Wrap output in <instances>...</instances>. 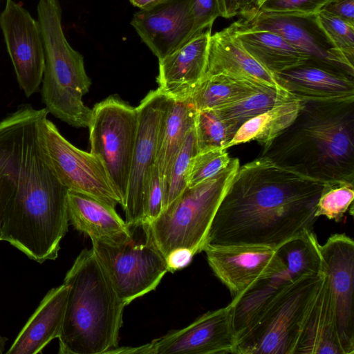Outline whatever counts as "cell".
<instances>
[{
	"instance_id": "1",
	"label": "cell",
	"mask_w": 354,
	"mask_h": 354,
	"mask_svg": "<svg viewBox=\"0 0 354 354\" xmlns=\"http://www.w3.org/2000/svg\"><path fill=\"white\" fill-rule=\"evenodd\" d=\"M331 184L265 156L247 162L239 167L222 200L204 248L243 245L277 250L313 230L318 200Z\"/></svg>"
},
{
	"instance_id": "2",
	"label": "cell",
	"mask_w": 354,
	"mask_h": 354,
	"mask_svg": "<svg viewBox=\"0 0 354 354\" xmlns=\"http://www.w3.org/2000/svg\"><path fill=\"white\" fill-rule=\"evenodd\" d=\"M294 122L261 156L314 179L354 183V97L304 100Z\"/></svg>"
},
{
	"instance_id": "3",
	"label": "cell",
	"mask_w": 354,
	"mask_h": 354,
	"mask_svg": "<svg viewBox=\"0 0 354 354\" xmlns=\"http://www.w3.org/2000/svg\"><path fill=\"white\" fill-rule=\"evenodd\" d=\"M67 302L59 339L60 354H105L118 347L126 305L93 250L84 249L68 270Z\"/></svg>"
},
{
	"instance_id": "4",
	"label": "cell",
	"mask_w": 354,
	"mask_h": 354,
	"mask_svg": "<svg viewBox=\"0 0 354 354\" xmlns=\"http://www.w3.org/2000/svg\"><path fill=\"white\" fill-rule=\"evenodd\" d=\"M37 23L44 51L41 98L48 113L75 127H87L91 111L82 97L88 92L83 56L67 41L59 0H39Z\"/></svg>"
},
{
	"instance_id": "5",
	"label": "cell",
	"mask_w": 354,
	"mask_h": 354,
	"mask_svg": "<svg viewBox=\"0 0 354 354\" xmlns=\"http://www.w3.org/2000/svg\"><path fill=\"white\" fill-rule=\"evenodd\" d=\"M240 167L239 158L215 176L187 187L158 216L140 225L144 235L165 258L174 250H203L215 214Z\"/></svg>"
},
{
	"instance_id": "6",
	"label": "cell",
	"mask_w": 354,
	"mask_h": 354,
	"mask_svg": "<svg viewBox=\"0 0 354 354\" xmlns=\"http://www.w3.org/2000/svg\"><path fill=\"white\" fill-rule=\"evenodd\" d=\"M324 277L304 276L288 283L257 322L236 339L233 354H295Z\"/></svg>"
},
{
	"instance_id": "7",
	"label": "cell",
	"mask_w": 354,
	"mask_h": 354,
	"mask_svg": "<svg viewBox=\"0 0 354 354\" xmlns=\"http://www.w3.org/2000/svg\"><path fill=\"white\" fill-rule=\"evenodd\" d=\"M88 128L90 152L103 163L123 207L136 140L137 108L109 96L95 104Z\"/></svg>"
},
{
	"instance_id": "8",
	"label": "cell",
	"mask_w": 354,
	"mask_h": 354,
	"mask_svg": "<svg viewBox=\"0 0 354 354\" xmlns=\"http://www.w3.org/2000/svg\"><path fill=\"white\" fill-rule=\"evenodd\" d=\"M109 244L91 239L93 252L119 299L126 305L153 290L168 272L165 258L145 236Z\"/></svg>"
},
{
	"instance_id": "9",
	"label": "cell",
	"mask_w": 354,
	"mask_h": 354,
	"mask_svg": "<svg viewBox=\"0 0 354 354\" xmlns=\"http://www.w3.org/2000/svg\"><path fill=\"white\" fill-rule=\"evenodd\" d=\"M42 135L53 169L68 191L88 195L113 207L121 205L99 158L72 145L47 118L43 123Z\"/></svg>"
},
{
	"instance_id": "10",
	"label": "cell",
	"mask_w": 354,
	"mask_h": 354,
	"mask_svg": "<svg viewBox=\"0 0 354 354\" xmlns=\"http://www.w3.org/2000/svg\"><path fill=\"white\" fill-rule=\"evenodd\" d=\"M169 102V97L157 88L150 91L136 107V140L126 200L122 207L125 222L130 227L143 223L145 195L156 165L160 127Z\"/></svg>"
},
{
	"instance_id": "11",
	"label": "cell",
	"mask_w": 354,
	"mask_h": 354,
	"mask_svg": "<svg viewBox=\"0 0 354 354\" xmlns=\"http://www.w3.org/2000/svg\"><path fill=\"white\" fill-rule=\"evenodd\" d=\"M230 303L221 308L209 311L186 327L138 347L116 348L111 353L141 354H225L232 353L236 335Z\"/></svg>"
},
{
	"instance_id": "12",
	"label": "cell",
	"mask_w": 354,
	"mask_h": 354,
	"mask_svg": "<svg viewBox=\"0 0 354 354\" xmlns=\"http://www.w3.org/2000/svg\"><path fill=\"white\" fill-rule=\"evenodd\" d=\"M316 15L257 11L242 19L252 27L280 35L304 53L308 59L307 62L354 77L353 63L334 46L318 22Z\"/></svg>"
},
{
	"instance_id": "13",
	"label": "cell",
	"mask_w": 354,
	"mask_h": 354,
	"mask_svg": "<svg viewBox=\"0 0 354 354\" xmlns=\"http://www.w3.org/2000/svg\"><path fill=\"white\" fill-rule=\"evenodd\" d=\"M0 27L19 85L29 97L40 89L45 65L37 21L21 4L6 0Z\"/></svg>"
},
{
	"instance_id": "14",
	"label": "cell",
	"mask_w": 354,
	"mask_h": 354,
	"mask_svg": "<svg viewBox=\"0 0 354 354\" xmlns=\"http://www.w3.org/2000/svg\"><path fill=\"white\" fill-rule=\"evenodd\" d=\"M207 263L216 277L237 297L260 281L287 270L276 250L261 246H205Z\"/></svg>"
},
{
	"instance_id": "15",
	"label": "cell",
	"mask_w": 354,
	"mask_h": 354,
	"mask_svg": "<svg viewBox=\"0 0 354 354\" xmlns=\"http://www.w3.org/2000/svg\"><path fill=\"white\" fill-rule=\"evenodd\" d=\"M324 272L332 296L339 344L344 354L354 353V242L334 234L320 245Z\"/></svg>"
},
{
	"instance_id": "16",
	"label": "cell",
	"mask_w": 354,
	"mask_h": 354,
	"mask_svg": "<svg viewBox=\"0 0 354 354\" xmlns=\"http://www.w3.org/2000/svg\"><path fill=\"white\" fill-rule=\"evenodd\" d=\"M192 1L167 0L133 15L131 25L158 59L189 40L193 26Z\"/></svg>"
},
{
	"instance_id": "17",
	"label": "cell",
	"mask_w": 354,
	"mask_h": 354,
	"mask_svg": "<svg viewBox=\"0 0 354 354\" xmlns=\"http://www.w3.org/2000/svg\"><path fill=\"white\" fill-rule=\"evenodd\" d=\"M211 29L190 38L171 53L158 59V89L172 99L191 97L204 80Z\"/></svg>"
},
{
	"instance_id": "18",
	"label": "cell",
	"mask_w": 354,
	"mask_h": 354,
	"mask_svg": "<svg viewBox=\"0 0 354 354\" xmlns=\"http://www.w3.org/2000/svg\"><path fill=\"white\" fill-rule=\"evenodd\" d=\"M214 75L286 91L277 82L273 73L245 49L236 37L232 25L211 35L205 78Z\"/></svg>"
},
{
	"instance_id": "19",
	"label": "cell",
	"mask_w": 354,
	"mask_h": 354,
	"mask_svg": "<svg viewBox=\"0 0 354 354\" xmlns=\"http://www.w3.org/2000/svg\"><path fill=\"white\" fill-rule=\"evenodd\" d=\"M284 90L301 100H337L354 97V77L306 62L273 73Z\"/></svg>"
},
{
	"instance_id": "20",
	"label": "cell",
	"mask_w": 354,
	"mask_h": 354,
	"mask_svg": "<svg viewBox=\"0 0 354 354\" xmlns=\"http://www.w3.org/2000/svg\"><path fill=\"white\" fill-rule=\"evenodd\" d=\"M68 221L78 231L109 244H122L133 238L130 226L115 210L95 198L68 192Z\"/></svg>"
},
{
	"instance_id": "21",
	"label": "cell",
	"mask_w": 354,
	"mask_h": 354,
	"mask_svg": "<svg viewBox=\"0 0 354 354\" xmlns=\"http://www.w3.org/2000/svg\"><path fill=\"white\" fill-rule=\"evenodd\" d=\"M68 286L50 289L22 328L6 354H37L60 335Z\"/></svg>"
},
{
	"instance_id": "22",
	"label": "cell",
	"mask_w": 354,
	"mask_h": 354,
	"mask_svg": "<svg viewBox=\"0 0 354 354\" xmlns=\"http://www.w3.org/2000/svg\"><path fill=\"white\" fill-rule=\"evenodd\" d=\"M231 25L245 49L272 73L308 60L304 53L276 32L252 27L242 18Z\"/></svg>"
},
{
	"instance_id": "23",
	"label": "cell",
	"mask_w": 354,
	"mask_h": 354,
	"mask_svg": "<svg viewBox=\"0 0 354 354\" xmlns=\"http://www.w3.org/2000/svg\"><path fill=\"white\" fill-rule=\"evenodd\" d=\"M295 353L344 354L335 309L326 276L304 322Z\"/></svg>"
},
{
	"instance_id": "24",
	"label": "cell",
	"mask_w": 354,
	"mask_h": 354,
	"mask_svg": "<svg viewBox=\"0 0 354 354\" xmlns=\"http://www.w3.org/2000/svg\"><path fill=\"white\" fill-rule=\"evenodd\" d=\"M196 109L191 97L172 99L160 127L156 164L163 185L172 162L188 132L194 127Z\"/></svg>"
},
{
	"instance_id": "25",
	"label": "cell",
	"mask_w": 354,
	"mask_h": 354,
	"mask_svg": "<svg viewBox=\"0 0 354 354\" xmlns=\"http://www.w3.org/2000/svg\"><path fill=\"white\" fill-rule=\"evenodd\" d=\"M292 281L288 270H286L259 281L232 299L230 304L232 306L236 341L257 322L275 298Z\"/></svg>"
},
{
	"instance_id": "26",
	"label": "cell",
	"mask_w": 354,
	"mask_h": 354,
	"mask_svg": "<svg viewBox=\"0 0 354 354\" xmlns=\"http://www.w3.org/2000/svg\"><path fill=\"white\" fill-rule=\"evenodd\" d=\"M303 103L299 99L286 102L251 118L240 127L226 149L252 140L266 148L294 122Z\"/></svg>"
},
{
	"instance_id": "27",
	"label": "cell",
	"mask_w": 354,
	"mask_h": 354,
	"mask_svg": "<svg viewBox=\"0 0 354 354\" xmlns=\"http://www.w3.org/2000/svg\"><path fill=\"white\" fill-rule=\"evenodd\" d=\"M276 250L285 262L292 281L324 273L320 244L313 230L290 239Z\"/></svg>"
},
{
	"instance_id": "28",
	"label": "cell",
	"mask_w": 354,
	"mask_h": 354,
	"mask_svg": "<svg viewBox=\"0 0 354 354\" xmlns=\"http://www.w3.org/2000/svg\"><path fill=\"white\" fill-rule=\"evenodd\" d=\"M298 99L286 91L264 88L214 110L236 133L240 127L251 118L279 104Z\"/></svg>"
},
{
	"instance_id": "29",
	"label": "cell",
	"mask_w": 354,
	"mask_h": 354,
	"mask_svg": "<svg viewBox=\"0 0 354 354\" xmlns=\"http://www.w3.org/2000/svg\"><path fill=\"white\" fill-rule=\"evenodd\" d=\"M266 87L223 75L205 78L191 95L196 110L215 109Z\"/></svg>"
},
{
	"instance_id": "30",
	"label": "cell",
	"mask_w": 354,
	"mask_h": 354,
	"mask_svg": "<svg viewBox=\"0 0 354 354\" xmlns=\"http://www.w3.org/2000/svg\"><path fill=\"white\" fill-rule=\"evenodd\" d=\"M198 152L194 126L188 132L170 167L162 185V209L187 187V179L194 157Z\"/></svg>"
},
{
	"instance_id": "31",
	"label": "cell",
	"mask_w": 354,
	"mask_h": 354,
	"mask_svg": "<svg viewBox=\"0 0 354 354\" xmlns=\"http://www.w3.org/2000/svg\"><path fill=\"white\" fill-rule=\"evenodd\" d=\"M194 131L198 151L211 147L227 149L235 135L214 109L197 110Z\"/></svg>"
},
{
	"instance_id": "32",
	"label": "cell",
	"mask_w": 354,
	"mask_h": 354,
	"mask_svg": "<svg viewBox=\"0 0 354 354\" xmlns=\"http://www.w3.org/2000/svg\"><path fill=\"white\" fill-rule=\"evenodd\" d=\"M354 186L351 183H338L330 185L319 197L315 216H326L339 222L348 210L354 198Z\"/></svg>"
},
{
	"instance_id": "33",
	"label": "cell",
	"mask_w": 354,
	"mask_h": 354,
	"mask_svg": "<svg viewBox=\"0 0 354 354\" xmlns=\"http://www.w3.org/2000/svg\"><path fill=\"white\" fill-rule=\"evenodd\" d=\"M227 149L211 147L198 151L193 158L187 187H194L215 176L230 162Z\"/></svg>"
},
{
	"instance_id": "34",
	"label": "cell",
	"mask_w": 354,
	"mask_h": 354,
	"mask_svg": "<svg viewBox=\"0 0 354 354\" xmlns=\"http://www.w3.org/2000/svg\"><path fill=\"white\" fill-rule=\"evenodd\" d=\"M316 17L334 46L353 63L354 25L324 10L318 12Z\"/></svg>"
},
{
	"instance_id": "35",
	"label": "cell",
	"mask_w": 354,
	"mask_h": 354,
	"mask_svg": "<svg viewBox=\"0 0 354 354\" xmlns=\"http://www.w3.org/2000/svg\"><path fill=\"white\" fill-rule=\"evenodd\" d=\"M333 1L266 0L257 11L276 14L316 15Z\"/></svg>"
},
{
	"instance_id": "36",
	"label": "cell",
	"mask_w": 354,
	"mask_h": 354,
	"mask_svg": "<svg viewBox=\"0 0 354 354\" xmlns=\"http://www.w3.org/2000/svg\"><path fill=\"white\" fill-rule=\"evenodd\" d=\"M192 13L193 26L189 39L206 28H212L215 19L221 17L218 0H193Z\"/></svg>"
},
{
	"instance_id": "37",
	"label": "cell",
	"mask_w": 354,
	"mask_h": 354,
	"mask_svg": "<svg viewBox=\"0 0 354 354\" xmlns=\"http://www.w3.org/2000/svg\"><path fill=\"white\" fill-rule=\"evenodd\" d=\"M162 210V185L156 164L151 171L145 195L144 220L142 223L153 221L158 216Z\"/></svg>"
},
{
	"instance_id": "38",
	"label": "cell",
	"mask_w": 354,
	"mask_h": 354,
	"mask_svg": "<svg viewBox=\"0 0 354 354\" xmlns=\"http://www.w3.org/2000/svg\"><path fill=\"white\" fill-rule=\"evenodd\" d=\"M14 190L13 181L0 165V241H3L2 225L5 210Z\"/></svg>"
},
{
	"instance_id": "39",
	"label": "cell",
	"mask_w": 354,
	"mask_h": 354,
	"mask_svg": "<svg viewBox=\"0 0 354 354\" xmlns=\"http://www.w3.org/2000/svg\"><path fill=\"white\" fill-rule=\"evenodd\" d=\"M322 10L354 25V0H334Z\"/></svg>"
},
{
	"instance_id": "40",
	"label": "cell",
	"mask_w": 354,
	"mask_h": 354,
	"mask_svg": "<svg viewBox=\"0 0 354 354\" xmlns=\"http://www.w3.org/2000/svg\"><path fill=\"white\" fill-rule=\"evenodd\" d=\"M194 254L187 248H178L170 252L165 257L168 272H174L187 266Z\"/></svg>"
},
{
	"instance_id": "41",
	"label": "cell",
	"mask_w": 354,
	"mask_h": 354,
	"mask_svg": "<svg viewBox=\"0 0 354 354\" xmlns=\"http://www.w3.org/2000/svg\"><path fill=\"white\" fill-rule=\"evenodd\" d=\"M249 0H218L221 17L231 18L242 15L247 10Z\"/></svg>"
},
{
	"instance_id": "42",
	"label": "cell",
	"mask_w": 354,
	"mask_h": 354,
	"mask_svg": "<svg viewBox=\"0 0 354 354\" xmlns=\"http://www.w3.org/2000/svg\"><path fill=\"white\" fill-rule=\"evenodd\" d=\"M266 0H249L248 6L246 11L241 15L242 18L252 15L257 12Z\"/></svg>"
},
{
	"instance_id": "43",
	"label": "cell",
	"mask_w": 354,
	"mask_h": 354,
	"mask_svg": "<svg viewBox=\"0 0 354 354\" xmlns=\"http://www.w3.org/2000/svg\"><path fill=\"white\" fill-rule=\"evenodd\" d=\"M130 2L136 7L140 9L152 7L157 4L161 3L167 0H129Z\"/></svg>"
},
{
	"instance_id": "44",
	"label": "cell",
	"mask_w": 354,
	"mask_h": 354,
	"mask_svg": "<svg viewBox=\"0 0 354 354\" xmlns=\"http://www.w3.org/2000/svg\"><path fill=\"white\" fill-rule=\"evenodd\" d=\"M7 340V338L0 335V354H2L4 352L5 344Z\"/></svg>"
}]
</instances>
